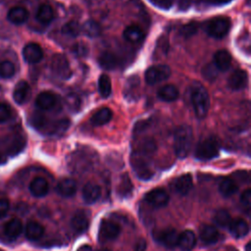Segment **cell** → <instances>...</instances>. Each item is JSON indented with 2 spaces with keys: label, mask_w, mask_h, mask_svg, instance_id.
Returning a JSON list of instances; mask_svg holds the SVG:
<instances>
[{
  "label": "cell",
  "mask_w": 251,
  "mask_h": 251,
  "mask_svg": "<svg viewBox=\"0 0 251 251\" xmlns=\"http://www.w3.org/2000/svg\"><path fill=\"white\" fill-rule=\"evenodd\" d=\"M15 74V66L10 61H3L0 63V77L10 78Z\"/></svg>",
  "instance_id": "cell-41"
},
{
  "label": "cell",
  "mask_w": 251,
  "mask_h": 251,
  "mask_svg": "<svg viewBox=\"0 0 251 251\" xmlns=\"http://www.w3.org/2000/svg\"><path fill=\"white\" fill-rule=\"evenodd\" d=\"M98 90L103 98H108L112 93V84L107 75H101L98 79Z\"/></svg>",
  "instance_id": "cell-37"
},
{
  "label": "cell",
  "mask_w": 251,
  "mask_h": 251,
  "mask_svg": "<svg viewBox=\"0 0 251 251\" xmlns=\"http://www.w3.org/2000/svg\"><path fill=\"white\" fill-rule=\"evenodd\" d=\"M52 73L61 79H68L72 75V70L68 59L62 54H55L50 62Z\"/></svg>",
  "instance_id": "cell-8"
},
{
  "label": "cell",
  "mask_w": 251,
  "mask_h": 251,
  "mask_svg": "<svg viewBox=\"0 0 251 251\" xmlns=\"http://www.w3.org/2000/svg\"><path fill=\"white\" fill-rule=\"evenodd\" d=\"M9 208H10L9 201L5 198H0V219L4 218L8 214Z\"/></svg>",
  "instance_id": "cell-47"
},
{
  "label": "cell",
  "mask_w": 251,
  "mask_h": 251,
  "mask_svg": "<svg viewBox=\"0 0 251 251\" xmlns=\"http://www.w3.org/2000/svg\"><path fill=\"white\" fill-rule=\"evenodd\" d=\"M144 200L149 206L158 209L167 206L169 202V195L164 189L155 188L145 194Z\"/></svg>",
  "instance_id": "cell-11"
},
{
  "label": "cell",
  "mask_w": 251,
  "mask_h": 251,
  "mask_svg": "<svg viewBox=\"0 0 251 251\" xmlns=\"http://www.w3.org/2000/svg\"><path fill=\"white\" fill-rule=\"evenodd\" d=\"M112 116L113 113L109 108H102L92 115L90 122L93 126H103L111 121Z\"/></svg>",
  "instance_id": "cell-32"
},
{
  "label": "cell",
  "mask_w": 251,
  "mask_h": 251,
  "mask_svg": "<svg viewBox=\"0 0 251 251\" xmlns=\"http://www.w3.org/2000/svg\"><path fill=\"white\" fill-rule=\"evenodd\" d=\"M214 64L219 71L226 72L231 64V56L226 50H219L214 55Z\"/></svg>",
  "instance_id": "cell-27"
},
{
  "label": "cell",
  "mask_w": 251,
  "mask_h": 251,
  "mask_svg": "<svg viewBox=\"0 0 251 251\" xmlns=\"http://www.w3.org/2000/svg\"><path fill=\"white\" fill-rule=\"evenodd\" d=\"M121 233V226L112 220H103L100 223L98 238L100 242H106L116 239Z\"/></svg>",
  "instance_id": "cell-9"
},
{
  "label": "cell",
  "mask_w": 251,
  "mask_h": 251,
  "mask_svg": "<svg viewBox=\"0 0 251 251\" xmlns=\"http://www.w3.org/2000/svg\"><path fill=\"white\" fill-rule=\"evenodd\" d=\"M178 232L173 227L157 229L153 232V237L156 242L166 247L167 249H174L177 246Z\"/></svg>",
  "instance_id": "cell-6"
},
{
  "label": "cell",
  "mask_w": 251,
  "mask_h": 251,
  "mask_svg": "<svg viewBox=\"0 0 251 251\" xmlns=\"http://www.w3.org/2000/svg\"><path fill=\"white\" fill-rule=\"evenodd\" d=\"M99 65L105 70H114L118 66V58L111 52H103L98 57Z\"/></svg>",
  "instance_id": "cell-34"
},
{
  "label": "cell",
  "mask_w": 251,
  "mask_h": 251,
  "mask_svg": "<svg viewBox=\"0 0 251 251\" xmlns=\"http://www.w3.org/2000/svg\"><path fill=\"white\" fill-rule=\"evenodd\" d=\"M171 69L167 65H157L147 69L144 78L148 84H156L168 79L171 76Z\"/></svg>",
  "instance_id": "cell-10"
},
{
  "label": "cell",
  "mask_w": 251,
  "mask_h": 251,
  "mask_svg": "<svg viewBox=\"0 0 251 251\" xmlns=\"http://www.w3.org/2000/svg\"><path fill=\"white\" fill-rule=\"evenodd\" d=\"M196 245V235L192 230L185 229L178 234L177 246L181 251H191Z\"/></svg>",
  "instance_id": "cell-19"
},
{
  "label": "cell",
  "mask_w": 251,
  "mask_h": 251,
  "mask_svg": "<svg viewBox=\"0 0 251 251\" xmlns=\"http://www.w3.org/2000/svg\"><path fill=\"white\" fill-rule=\"evenodd\" d=\"M197 30H198V24L195 22H191L189 24L184 25L180 28V33L184 37H190L193 34H195L197 32Z\"/></svg>",
  "instance_id": "cell-42"
},
{
  "label": "cell",
  "mask_w": 251,
  "mask_h": 251,
  "mask_svg": "<svg viewBox=\"0 0 251 251\" xmlns=\"http://www.w3.org/2000/svg\"><path fill=\"white\" fill-rule=\"evenodd\" d=\"M172 187L179 195L187 194L192 188V176L190 174H184L172 182Z\"/></svg>",
  "instance_id": "cell-17"
},
{
  "label": "cell",
  "mask_w": 251,
  "mask_h": 251,
  "mask_svg": "<svg viewBox=\"0 0 251 251\" xmlns=\"http://www.w3.org/2000/svg\"><path fill=\"white\" fill-rule=\"evenodd\" d=\"M219 70L214 63H209L202 69V75L208 81H214L218 76Z\"/></svg>",
  "instance_id": "cell-40"
},
{
  "label": "cell",
  "mask_w": 251,
  "mask_h": 251,
  "mask_svg": "<svg viewBox=\"0 0 251 251\" xmlns=\"http://www.w3.org/2000/svg\"><path fill=\"white\" fill-rule=\"evenodd\" d=\"M29 191L34 197H43L49 191V184L45 178L37 176L30 181Z\"/></svg>",
  "instance_id": "cell-22"
},
{
  "label": "cell",
  "mask_w": 251,
  "mask_h": 251,
  "mask_svg": "<svg viewBox=\"0 0 251 251\" xmlns=\"http://www.w3.org/2000/svg\"><path fill=\"white\" fill-rule=\"evenodd\" d=\"M192 140L193 133L189 126L181 125L176 129L174 134V148L176 155L178 158L184 159L188 155L191 149Z\"/></svg>",
  "instance_id": "cell-1"
},
{
  "label": "cell",
  "mask_w": 251,
  "mask_h": 251,
  "mask_svg": "<svg viewBox=\"0 0 251 251\" xmlns=\"http://www.w3.org/2000/svg\"><path fill=\"white\" fill-rule=\"evenodd\" d=\"M35 105L43 111L55 110L59 106V98L54 93L48 91L41 92L35 99Z\"/></svg>",
  "instance_id": "cell-12"
},
{
  "label": "cell",
  "mask_w": 251,
  "mask_h": 251,
  "mask_svg": "<svg viewBox=\"0 0 251 251\" xmlns=\"http://www.w3.org/2000/svg\"><path fill=\"white\" fill-rule=\"evenodd\" d=\"M240 202L243 207H245L247 210L250 209L251 206V189L247 188L243 191V193L240 196Z\"/></svg>",
  "instance_id": "cell-45"
},
{
  "label": "cell",
  "mask_w": 251,
  "mask_h": 251,
  "mask_svg": "<svg viewBox=\"0 0 251 251\" xmlns=\"http://www.w3.org/2000/svg\"><path fill=\"white\" fill-rule=\"evenodd\" d=\"M101 196V188L93 182H87L82 188V198L86 204H94Z\"/></svg>",
  "instance_id": "cell-20"
},
{
  "label": "cell",
  "mask_w": 251,
  "mask_h": 251,
  "mask_svg": "<svg viewBox=\"0 0 251 251\" xmlns=\"http://www.w3.org/2000/svg\"><path fill=\"white\" fill-rule=\"evenodd\" d=\"M71 226L73 230L77 234L85 232L89 226L88 213L83 210L76 211L71 219Z\"/></svg>",
  "instance_id": "cell-13"
},
{
  "label": "cell",
  "mask_w": 251,
  "mask_h": 251,
  "mask_svg": "<svg viewBox=\"0 0 251 251\" xmlns=\"http://www.w3.org/2000/svg\"><path fill=\"white\" fill-rule=\"evenodd\" d=\"M214 222L217 224L218 226L226 228L231 222V218L229 213L226 209H220L214 215Z\"/></svg>",
  "instance_id": "cell-38"
},
{
  "label": "cell",
  "mask_w": 251,
  "mask_h": 251,
  "mask_svg": "<svg viewBox=\"0 0 251 251\" xmlns=\"http://www.w3.org/2000/svg\"><path fill=\"white\" fill-rule=\"evenodd\" d=\"M81 32V26L75 21H71L62 26V33L71 37H76Z\"/></svg>",
  "instance_id": "cell-39"
},
{
  "label": "cell",
  "mask_w": 251,
  "mask_h": 251,
  "mask_svg": "<svg viewBox=\"0 0 251 251\" xmlns=\"http://www.w3.org/2000/svg\"><path fill=\"white\" fill-rule=\"evenodd\" d=\"M139 77L137 75H132L127 78L125 86V97L126 99H137L139 96Z\"/></svg>",
  "instance_id": "cell-26"
},
{
  "label": "cell",
  "mask_w": 251,
  "mask_h": 251,
  "mask_svg": "<svg viewBox=\"0 0 251 251\" xmlns=\"http://www.w3.org/2000/svg\"><path fill=\"white\" fill-rule=\"evenodd\" d=\"M219 155V144L213 137L199 141L195 149V158L200 161H209Z\"/></svg>",
  "instance_id": "cell-5"
},
{
  "label": "cell",
  "mask_w": 251,
  "mask_h": 251,
  "mask_svg": "<svg viewBox=\"0 0 251 251\" xmlns=\"http://www.w3.org/2000/svg\"><path fill=\"white\" fill-rule=\"evenodd\" d=\"M151 156V154L145 153L137 149H134L131 153L130 164L132 170L134 171L136 176L142 180H147L151 178L154 174L150 164Z\"/></svg>",
  "instance_id": "cell-3"
},
{
  "label": "cell",
  "mask_w": 251,
  "mask_h": 251,
  "mask_svg": "<svg viewBox=\"0 0 251 251\" xmlns=\"http://www.w3.org/2000/svg\"><path fill=\"white\" fill-rule=\"evenodd\" d=\"M81 32H83L88 37H97L101 34V26L98 23L94 21H87L81 26Z\"/></svg>",
  "instance_id": "cell-36"
},
{
  "label": "cell",
  "mask_w": 251,
  "mask_h": 251,
  "mask_svg": "<svg viewBox=\"0 0 251 251\" xmlns=\"http://www.w3.org/2000/svg\"><path fill=\"white\" fill-rule=\"evenodd\" d=\"M133 190V184L127 174L121 176L120 181L117 185V193L121 198H127L131 195Z\"/></svg>",
  "instance_id": "cell-28"
},
{
  "label": "cell",
  "mask_w": 251,
  "mask_h": 251,
  "mask_svg": "<svg viewBox=\"0 0 251 251\" xmlns=\"http://www.w3.org/2000/svg\"><path fill=\"white\" fill-rule=\"evenodd\" d=\"M178 89L172 84L162 86L157 92L158 98L165 102H173L178 98Z\"/></svg>",
  "instance_id": "cell-29"
},
{
  "label": "cell",
  "mask_w": 251,
  "mask_h": 251,
  "mask_svg": "<svg viewBox=\"0 0 251 251\" xmlns=\"http://www.w3.org/2000/svg\"><path fill=\"white\" fill-rule=\"evenodd\" d=\"M8 20L14 25H22L28 19V12L25 8L21 6L13 7L7 15Z\"/></svg>",
  "instance_id": "cell-24"
},
{
  "label": "cell",
  "mask_w": 251,
  "mask_h": 251,
  "mask_svg": "<svg viewBox=\"0 0 251 251\" xmlns=\"http://www.w3.org/2000/svg\"><path fill=\"white\" fill-rule=\"evenodd\" d=\"M97 251H109V250H107V249H100V250H97Z\"/></svg>",
  "instance_id": "cell-51"
},
{
  "label": "cell",
  "mask_w": 251,
  "mask_h": 251,
  "mask_svg": "<svg viewBox=\"0 0 251 251\" xmlns=\"http://www.w3.org/2000/svg\"><path fill=\"white\" fill-rule=\"evenodd\" d=\"M191 103L197 118L206 117L210 107V97L206 88L199 82H194L191 88Z\"/></svg>",
  "instance_id": "cell-4"
},
{
  "label": "cell",
  "mask_w": 251,
  "mask_h": 251,
  "mask_svg": "<svg viewBox=\"0 0 251 251\" xmlns=\"http://www.w3.org/2000/svg\"><path fill=\"white\" fill-rule=\"evenodd\" d=\"M245 251H251V242H248L245 245Z\"/></svg>",
  "instance_id": "cell-50"
},
{
  "label": "cell",
  "mask_w": 251,
  "mask_h": 251,
  "mask_svg": "<svg viewBox=\"0 0 251 251\" xmlns=\"http://www.w3.org/2000/svg\"><path fill=\"white\" fill-rule=\"evenodd\" d=\"M227 227L230 234L235 238H242L249 232V226L243 219L231 220Z\"/></svg>",
  "instance_id": "cell-21"
},
{
  "label": "cell",
  "mask_w": 251,
  "mask_h": 251,
  "mask_svg": "<svg viewBox=\"0 0 251 251\" xmlns=\"http://www.w3.org/2000/svg\"><path fill=\"white\" fill-rule=\"evenodd\" d=\"M247 83H248L247 73L242 70L234 71L227 79L228 87L232 90H241L246 87Z\"/></svg>",
  "instance_id": "cell-16"
},
{
  "label": "cell",
  "mask_w": 251,
  "mask_h": 251,
  "mask_svg": "<svg viewBox=\"0 0 251 251\" xmlns=\"http://www.w3.org/2000/svg\"><path fill=\"white\" fill-rule=\"evenodd\" d=\"M30 94V86L25 80H20L17 82L13 91V98L17 104H25L29 99Z\"/></svg>",
  "instance_id": "cell-15"
},
{
  "label": "cell",
  "mask_w": 251,
  "mask_h": 251,
  "mask_svg": "<svg viewBox=\"0 0 251 251\" xmlns=\"http://www.w3.org/2000/svg\"><path fill=\"white\" fill-rule=\"evenodd\" d=\"M53 18H54V11L51 6L47 4H43L38 8L36 12V19L41 24L47 25L52 22Z\"/></svg>",
  "instance_id": "cell-35"
},
{
  "label": "cell",
  "mask_w": 251,
  "mask_h": 251,
  "mask_svg": "<svg viewBox=\"0 0 251 251\" xmlns=\"http://www.w3.org/2000/svg\"><path fill=\"white\" fill-rule=\"evenodd\" d=\"M23 57L28 64H36L43 58V50L37 43H28L23 49Z\"/></svg>",
  "instance_id": "cell-14"
},
{
  "label": "cell",
  "mask_w": 251,
  "mask_h": 251,
  "mask_svg": "<svg viewBox=\"0 0 251 251\" xmlns=\"http://www.w3.org/2000/svg\"><path fill=\"white\" fill-rule=\"evenodd\" d=\"M25 236L28 240L35 241L38 240L44 233V227L37 222H28L25 228Z\"/></svg>",
  "instance_id": "cell-30"
},
{
  "label": "cell",
  "mask_w": 251,
  "mask_h": 251,
  "mask_svg": "<svg viewBox=\"0 0 251 251\" xmlns=\"http://www.w3.org/2000/svg\"><path fill=\"white\" fill-rule=\"evenodd\" d=\"M12 116V109L7 103H0V123L7 122Z\"/></svg>",
  "instance_id": "cell-43"
},
{
  "label": "cell",
  "mask_w": 251,
  "mask_h": 251,
  "mask_svg": "<svg viewBox=\"0 0 251 251\" xmlns=\"http://www.w3.org/2000/svg\"><path fill=\"white\" fill-rule=\"evenodd\" d=\"M67 105L69 110H77L79 108V98L75 95H69L67 97Z\"/></svg>",
  "instance_id": "cell-46"
},
{
  "label": "cell",
  "mask_w": 251,
  "mask_h": 251,
  "mask_svg": "<svg viewBox=\"0 0 251 251\" xmlns=\"http://www.w3.org/2000/svg\"><path fill=\"white\" fill-rule=\"evenodd\" d=\"M72 51L77 57H84L88 54V48L83 42H79V43L75 44L72 48Z\"/></svg>",
  "instance_id": "cell-44"
},
{
  "label": "cell",
  "mask_w": 251,
  "mask_h": 251,
  "mask_svg": "<svg viewBox=\"0 0 251 251\" xmlns=\"http://www.w3.org/2000/svg\"><path fill=\"white\" fill-rule=\"evenodd\" d=\"M123 35L126 41H128L130 43H136V42H139L143 38L144 33L138 25H129L125 28Z\"/></svg>",
  "instance_id": "cell-31"
},
{
  "label": "cell",
  "mask_w": 251,
  "mask_h": 251,
  "mask_svg": "<svg viewBox=\"0 0 251 251\" xmlns=\"http://www.w3.org/2000/svg\"><path fill=\"white\" fill-rule=\"evenodd\" d=\"M219 191L225 197H230L237 191L236 182L230 177H224L219 183Z\"/></svg>",
  "instance_id": "cell-33"
},
{
  "label": "cell",
  "mask_w": 251,
  "mask_h": 251,
  "mask_svg": "<svg viewBox=\"0 0 251 251\" xmlns=\"http://www.w3.org/2000/svg\"><path fill=\"white\" fill-rule=\"evenodd\" d=\"M22 231L23 224L19 219H12L4 226V233L11 240L18 238L21 235Z\"/></svg>",
  "instance_id": "cell-25"
},
{
  "label": "cell",
  "mask_w": 251,
  "mask_h": 251,
  "mask_svg": "<svg viewBox=\"0 0 251 251\" xmlns=\"http://www.w3.org/2000/svg\"><path fill=\"white\" fill-rule=\"evenodd\" d=\"M146 249V241L143 238H139L133 247L134 251H145Z\"/></svg>",
  "instance_id": "cell-48"
},
{
  "label": "cell",
  "mask_w": 251,
  "mask_h": 251,
  "mask_svg": "<svg viewBox=\"0 0 251 251\" xmlns=\"http://www.w3.org/2000/svg\"><path fill=\"white\" fill-rule=\"evenodd\" d=\"M199 237L204 244H215L219 238L220 233L218 229L212 225H203L199 229Z\"/></svg>",
  "instance_id": "cell-18"
},
{
  "label": "cell",
  "mask_w": 251,
  "mask_h": 251,
  "mask_svg": "<svg viewBox=\"0 0 251 251\" xmlns=\"http://www.w3.org/2000/svg\"><path fill=\"white\" fill-rule=\"evenodd\" d=\"M230 28V22L228 19L219 17L208 22L206 25L207 33L217 39L225 37Z\"/></svg>",
  "instance_id": "cell-7"
},
{
  "label": "cell",
  "mask_w": 251,
  "mask_h": 251,
  "mask_svg": "<svg viewBox=\"0 0 251 251\" xmlns=\"http://www.w3.org/2000/svg\"><path fill=\"white\" fill-rule=\"evenodd\" d=\"M30 123L36 129L42 130L47 134L62 133L65 130H67V128L70 126V121L68 119L50 121L40 113H34Z\"/></svg>",
  "instance_id": "cell-2"
},
{
  "label": "cell",
  "mask_w": 251,
  "mask_h": 251,
  "mask_svg": "<svg viewBox=\"0 0 251 251\" xmlns=\"http://www.w3.org/2000/svg\"><path fill=\"white\" fill-rule=\"evenodd\" d=\"M217 3H219V4H226V3H228V2H230L231 0H215Z\"/></svg>",
  "instance_id": "cell-49"
},
{
  "label": "cell",
  "mask_w": 251,
  "mask_h": 251,
  "mask_svg": "<svg viewBox=\"0 0 251 251\" xmlns=\"http://www.w3.org/2000/svg\"><path fill=\"white\" fill-rule=\"evenodd\" d=\"M56 191L62 197H72L76 191V183L74 179L64 178L58 182L56 186Z\"/></svg>",
  "instance_id": "cell-23"
}]
</instances>
